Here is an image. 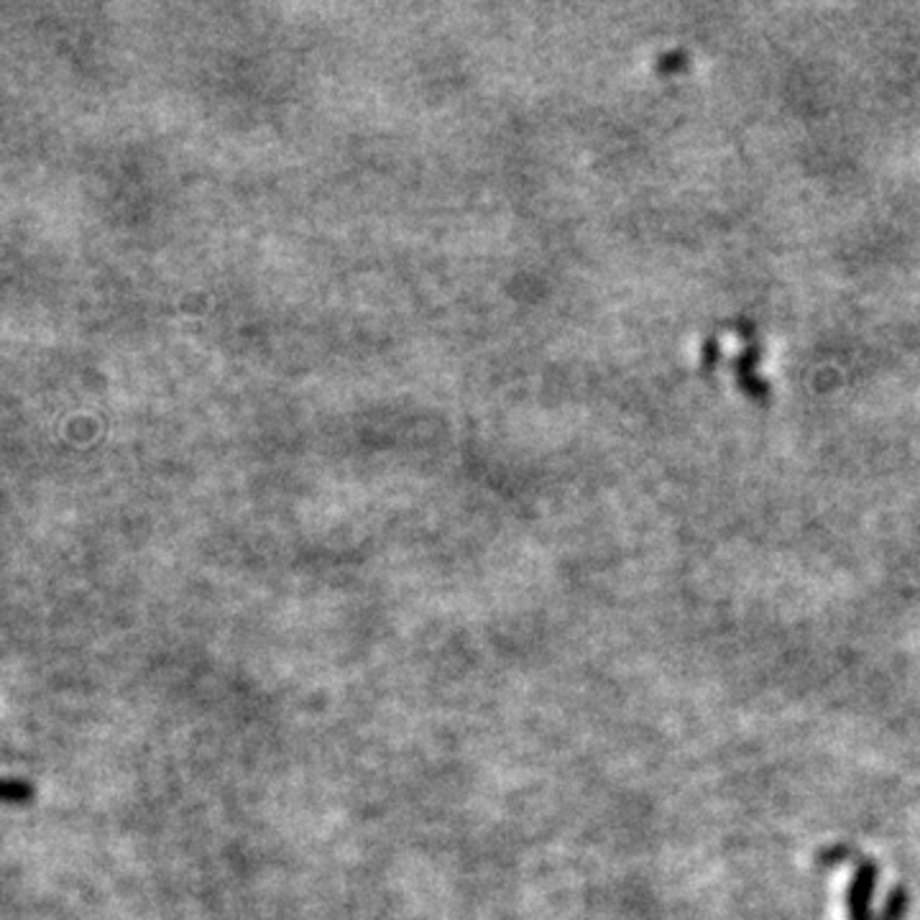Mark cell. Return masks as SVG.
Listing matches in <instances>:
<instances>
[{
    "instance_id": "6da1fadb",
    "label": "cell",
    "mask_w": 920,
    "mask_h": 920,
    "mask_svg": "<svg viewBox=\"0 0 920 920\" xmlns=\"http://www.w3.org/2000/svg\"><path fill=\"white\" fill-rule=\"evenodd\" d=\"M880 864L874 859H862L854 866V874H851V882L847 887V916L849 920H874L872 912V900L874 893H877L880 885Z\"/></svg>"
},
{
    "instance_id": "277c9868",
    "label": "cell",
    "mask_w": 920,
    "mask_h": 920,
    "mask_svg": "<svg viewBox=\"0 0 920 920\" xmlns=\"http://www.w3.org/2000/svg\"><path fill=\"white\" fill-rule=\"evenodd\" d=\"M36 797V788L26 780L5 778L0 780V803L5 805H26Z\"/></svg>"
},
{
    "instance_id": "3957f363",
    "label": "cell",
    "mask_w": 920,
    "mask_h": 920,
    "mask_svg": "<svg viewBox=\"0 0 920 920\" xmlns=\"http://www.w3.org/2000/svg\"><path fill=\"white\" fill-rule=\"evenodd\" d=\"M908 910H910L908 887L897 885L887 893V900L882 902V908H880L877 916H874V920H905Z\"/></svg>"
},
{
    "instance_id": "7a4b0ae2",
    "label": "cell",
    "mask_w": 920,
    "mask_h": 920,
    "mask_svg": "<svg viewBox=\"0 0 920 920\" xmlns=\"http://www.w3.org/2000/svg\"><path fill=\"white\" fill-rule=\"evenodd\" d=\"M864 859L862 851H859L854 843L849 841H839V843H831V847H824L816 854V864L820 870H836V866H843V864H859Z\"/></svg>"
}]
</instances>
